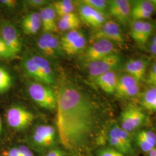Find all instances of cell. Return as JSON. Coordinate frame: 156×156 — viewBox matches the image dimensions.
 Wrapping results in <instances>:
<instances>
[{
  "label": "cell",
  "instance_id": "cell-1",
  "mask_svg": "<svg viewBox=\"0 0 156 156\" xmlns=\"http://www.w3.org/2000/svg\"><path fill=\"white\" fill-rule=\"evenodd\" d=\"M56 94L59 140L71 153L83 152L90 146L98 133L99 108L86 92L69 81L62 83Z\"/></svg>",
  "mask_w": 156,
  "mask_h": 156
},
{
  "label": "cell",
  "instance_id": "cell-2",
  "mask_svg": "<svg viewBox=\"0 0 156 156\" xmlns=\"http://www.w3.org/2000/svg\"><path fill=\"white\" fill-rule=\"evenodd\" d=\"M57 131L55 128L48 124H41L36 127L28 137L27 144L31 149L41 154L56 147Z\"/></svg>",
  "mask_w": 156,
  "mask_h": 156
},
{
  "label": "cell",
  "instance_id": "cell-3",
  "mask_svg": "<svg viewBox=\"0 0 156 156\" xmlns=\"http://www.w3.org/2000/svg\"><path fill=\"white\" fill-rule=\"evenodd\" d=\"M27 91L32 100L39 106L50 111L56 109L57 94L48 85L31 82L28 84Z\"/></svg>",
  "mask_w": 156,
  "mask_h": 156
},
{
  "label": "cell",
  "instance_id": "cell-4",
  "mask_svg": "<svg viewBox=\"0 0 156 156\" xmlns=\"http://www.w3.org/2000/svg\"><path fill=\"white\" fill-rule=\"evenodd\" d=\"M106 139L109 146L125 156L133 154V140L131 134L124 131L117 123L113 124L108 129Z\"/></svg>",
  "mask_w": 156,
  "mask_h": 156
},
{
  "label": "cell",
  "instance_id": "cell-5",
  "mask_svg": "<svg viewBox=\"0 0 156 156\" xmlns=\"http://www.w3.org/2000/svg\"><path fill=\"white\" fill-rule=\"evenodd\" d=\"M34 119L31 112L19 105L11 106L6 113V120L9 126L18 131L27 128Z\"/></svg>",
  "mask_w": 156,
  "mask_h": 156
},
{
  "label": "cell",
  "instance_id": "cell-6",
  "mask_svg": "<svg viewBox=\"0 0 156 156\" xmlns=\"http://www.w3.org/2000/svg\"><path fill=\"white\" fill-rule=\"evenodd\" d=\"M146 119V115L141 109L133 105H129L121 112L119 125L124 131L131 133L142 126Z\"/></svg>",
  "mask_w": 156,
  "mask_h": 156
},
{
  "label": "cell",
  "instance_id": "cell-7",
  "mask_svg": "<svg viewBox=\"0 0 156 156\" xmlns=\"http://www.w3.org/2000/svg\"><path fill=\"white\" fill-rule=\"evenodd\" d=\"M122 62V58L116 53H112L100 60L88 62L87 70L90 77L94 79L105 73L115 71Z\"/></svg>",
  "mask_w": 156,
  "mask_h": 156
},
{
  "label": "cell",
  "instance_id": "cell-8",
  "mask_svg": "<svg viewBox=\"0 0 156 156\" xmlns=\"http://www.w3.org/2000/svg\"><path fill=\"white\" fill-rule=\"evenodd\" d=\"M62 49L67 55L72 56L81 52L87 44L83 33L78 29L68 31L60 39Z\"/></svg>",
  "mask_w": 156,
  "mask_h": 156
},
{
  "label": "cell",
  "instance_id": "cell-9",
  "mask_svg": "<svg viewBox=\"0 0 156 156\" xmlns=\"http://www.w3.org/2000/svg\"><path fill=\"white\" fill-rule=\"evenodd\" d=\"M0 38L16 56L22 48L19 34L15 25L9 20H2L0 22Z\"/></svg>",
  "mask_w": 156,
  "mask_h": 156
},
{
  "label": "cell",
  "instance_id": "cell-10",
  "mask_svg": "<svg viewBox=\"0 0 156 156\" xmlns=\"http://www.w3.org/2000/svg\"><path fill=\"white\" fill-rule=\"evenodd\" d=\"M116 53L115 43L105 39H96V41L87 49L85 53L87 62H95Z\"/></svg>",
  "mask_w": 156,
  "mask_h": 156
},
{
  "label": "cell",
  "instance_id": "cell-11",
  "mask_svg": "<svg viewBox=\"0 0 156 156\" xmlns=\"http://www.w3.org/2000/svg\"><path fill=\"white\" fill-rule=\"evenodd\" d=\"M140 82L127 73L118 79L115 93L122 98H133L140 93Z\"/></svg>",
  "mask_w": 156,
  "mask_h": 156
},
{
  "label": "cell",
  "instance_id": "cell-12",
  "mask_svg": "<svg viewBox=\"0 0 156 156\" xmlns=\"http://www.w3.org/2000/svg\"><path fill=\"white\" fill-rule=\"evenodd\" d=\"M94 35L95 39H105L114 43H123L124 38L119 25L113 20L106 21Z\"/></svg>",
  "mask_w": 156,
  "mask_h": 156
},
{
  "label": "cell",
  "instance_id": "cell-13",
  "mask_svg": "<svg viewBox=\"0 0 156 156\" xmlns=\"http://www.w3.org/2000/svg\"><path fill=\"white\" fill-rule=\"evenodd\" d=\"M108 12L118 22L126 24L131 18V3L127 0L108 1Z\"/></svg>",
  "mask_w": 156,
  "mask_h": 156
},
{
  "label": "cell",
  "instance_id": "cell-14",
  "mask_svg": "<svg viewBox=\"0 0 156 156\" xmlns=\"http://www.w3.org/2000/svg\"><path fill=\"white\" fill-rule=\"evenodd\" d=\"M78 11L81 19L90 26L98 28L106 22L105 15L80 2Z\"/></svg>",
  "mask_w": 156,
  "mask_h": 156
},
{
  "label": "cell",
  "instance_id": "cell-15",
  "mask_svg": "<svg viewBox=\"0 0 156 156\" xmlns=\"http://www.w3.org/2000/svg\"><path fill=\"white\" fill-rule=\"evenodd\" d=\"M155 11L151 0H138L131 4V17L134 20H146L150 19Z\"/></svg>",
  "mask_w": 156,
  "mask_h": 156
},
{
  "label": "cell",
  "instance_id": "cell-16",
  "mask_svg": "<svg viewBox=\"0 0 156 156\" xmlns=\"http://www.w3.org/2000/svg\"><path fill=\"white\" fill-rule=\"evenodd\" d=\"M148 62L144 58L129 60L124 64L126 73L136 79L139 82L145 80L147 73Z\"/></svg>",
  "mask_w": 156,
  "mask_h": 156
},
{
  "label": "cell",
  "instance_id": "cell-17",
  "mask_svg": "<svg viewBox=\"0 0 156 156\" xmlns=\"http://www.w3.org/2000/svg\"><path fill=\"white\" fill-rule=\"evenodd\" d=\"M134 140L140 151L147 153L156 147V134L152 131L142 129L135 135Z\"/></svg>",
  "mask_w": 156,
  "mask_h": 156
},
{
  "label": "cell",
  "instance_id": "cell-18",
  "mask_svg": "<svg viewBox=\"0 0 156 156\" xmlns=\"http://www.w3.org/2000/svg\"><path fill=\"white\" fill-rule=\"evenodd\" d=\"M43 32L54 33L58 27L56 23V13L53 6L47 5L40 9L39 12Z\"/></svg>",
  "mask_w": 156,
  "mask_h": 156
},
{
  "label": "cell",
  "instance_id": "cell-19",
  "mask_svg": "<svg viewBox=\"0 0 156 156\" xmlns=\"http://www.w3.org/2000/svg\"><path fill=\"white\" fill-rule=\"evenodd\" d=\"M31 57L39 67L45 79L47 85H51L55 82V75L52 67L48 59L45 57L38 54H30Z\"/></svg>",
  "mask_w": 156,
  "mask_h": 156
},
{
  "label": "cell",
  "instance_id": "cell-20",
  "mask_svg": "<svg viewBox=\"0 0 156 156\" xmlns=\"http://www.w3.org/2000/svg\"><path fill=\"white\" fill-rule=\"evenodd\" d=\"M118 79L117 73L113 71L104 73L94 80L104 91L108 94H113L115 93Z\"/></svg>",
  "mask_w": 156,
  "mask_h": 156
},
{
  "label": "cell",
  "instance_id": "cell-21",
  "mask_svg": "<svg viewBox=\"0 0 156 156\" xmlns=\"http://www.w3.org/2000/svg\"><path fill=\"white\" fill-rule=\"evenodd\" d=\"M22 27L25 34L30 35L37 33L42 27L39 12H34L27 15L22 20Z\"/></svg>",
  "mask_w": 156,
  "mask_h": 156
},
{
  "label": "cell",
  "instance_id": "cell-22",
  "mask_svg": "<svg viewBox=\"0 0 156 156\" xmlns=\"http://www.w3.org/2000/svg\"><path fill=\"white\" fill-rule=\"evenodd\" d=\"M22 66L24 71L30 78L33 79L35 82L46 84L45 78L39 67L30 54L24 56L22 62Z\"/></svg>",
  "mask_w": 156,
  "mask_h": 156
},
{
  "label": "cell",
  "instance_id": "cell-23",
  "mask_svg": "<svg viewBox=\"0 0 156 156\" xmlns=\"http://www.w3.org/2000/svg\"><path fill=\"white\" fill-rule=\"evenodd\" d=\"M80 24V18L74 13H69L61 17L57 27L62 31H69L78 29Z\"/></svg>",
  "mask_w": 156,
  "mask_h": 156
},
{
  "label": "cell",
  "instance_id": "cell-24",
  "mask_svg": "<svg viewBox=\"0 0 156 156\" xmlns=\"http://www.w3.org/2000/svg\"><path fill=\"white\" fill-rule=\"evenodd\" d=\"M140 103L146 110L156 112V86H151L145 91L141 97Z\"/></svg>",
  "mask_w": 156,
  "mask_h": 156
},
{
  "label": "cell",
  "instance_id": "cell-25",
  "mask_svg": "<svg viewBox=\"0 0 156 156\" xmlns=\"http://www.w3.org/2000/svg\"><path fill=\"white\" fill-rule=\"evenodd\" d=\"M40 36L44 40L48 46L55 53L57 57L62 55L63 51L61 46L60 39H58L56 35L53 33L43 32Z\"/></svg>",
  "mask_w": 156,
  "mask_h": 156
},
{
  "label": "cell",
  "instance_id": "cell-26",
  "mask_svg": "<svg viewBox=\"0 0 156 156\" xmlns=\"http://www.w3.org/2000/svg\"><path fill=\"white\" fill-rule=\"evenodd\" d=\"M53 7L56 15L60 17L69 13H73L75 9L74 4L73 1L71 0L57 1L54 3Z\"/></svg>",
  "mask_w": 156,
  "mask_h": 156
},
{
  "label": "cell",
  "instance_id": "cell-27",
  "mask_svg": "<svg viewBox=\"0 0 156 156\" xmlns=\"http://www.w3.org/2000/svg\"><path fill=\"white\" fill-rule=\"evenodd\" d=\"M12 82L11 73L4 67L0 66V94L4 93L9 89Z\"/></svg>",
  "mask_w": 156,
  "mask_h": 156
},
{
  "label": "cell",
  "instance_id": "cell-28",
  "mask_svg": "<svg viewBox=\"0 0 156 156\" xmlns=\"http://www.w3.org/2000/svg\"><path fill=\"white\" fill-rule=\"evenodd\" d=\"M84 4L100 12L105 15L108 11V1L105 0H83L81 1Z\"/></svg>",
  "mask_w": 156,
  "mask_h": 156
},
{
  "label": "cell",
  "instance_id": "cell-29",
  "mask_svg": "<svg viewBox=\"0 0 156 156\" xmlns=\"http://www.w3.org/2000/svg\"><path fill=\"white\" fill-rule=\"evenodd\" d=\"M144 20H133L131 24L130 34L132 38L137 43H140V37L144 28Z\"/></svg>",
  "mask_w": 156,
  "mask_h": 156
},
{
  "label": "cell",
  "instance_id": "cell-30",
  "mask_svg": "<svg viewBox=\"0 0 156 156\" xmlns=\"http://www.w3.org/2000/svg\"><path fill=\"white\" fill-rule=\"evenodd\" d=\"M36 44L38 49L40 52L42 53L41 55L45 57L46 58H56L57 57L55 53L50 49V48L46 45L44 40L41 38V36L37 39Z\"/></svg>",
  "mask_w": 156,
  "mask_h": 156
},
{
  "label": "cell",
  "instance_id": "cell-31",
  "mask_svg": "<svg viewBox=\"0 0 156 156\" xmlns=\"http://www.w3.org/2000/svg\"><path fill=\"white\" fill-rule=\"evenodd\" d=\"M154 25L152 23L144 20V28L140 41V44L144 45L151 38V33L154 30Z\"/></svg>",
  "mask_w": 156,
  "mask_h": 156
},
{
  "label": "cell",
  "instance_id": "cell-32",
  "mask_svg": "<svg viewBox=\"0 0 156 156\" xmlns=\"http://www.w3.org/2000/svg\"><path fill=\"white\" fill-rule=\"evenodd\" d=\"M96 156H126L110 146L101 147L96 151Z\"/></svg>",
  "mask_w": 156,
  "mask_h": 156
},
{
  "label": "cell",
  "instance_id": "cell-33",
  "mask_svg": "<svg viewBox=\"0 0 156 156\" xmlns=\"http://www.w3.org/2000/svg\"><path fill=\"white\" fill-rule=\"evenodd\" d=\"M146 82L151 86H156V62L149 68L145 78Z\"/></svg>",
  "mask_w": 156,
  "mask_h": 156
},
{
  "label": "cell",
  "instance_id": "cell-34",
  "mask_svg": "<svg viewBox=\"0 0 156 156\" xmlns=\"http://www.w3.org/2000/svg\"><path fill=\"white\" fill-rule=\"evenodd\" d=\"M15 56L12 53L11 51L3 40L0 38V58L3 59L12 58Z\"/></svg>",
  "mask_w": 156,
  "mask_h": 156
},
{
  "label": "cell",
  "instance_id": "cell-35",
  "mask_svg": "<svg viewBox=\"0 0 156 156\" xmlns=\"http://www.w3.org/2000/svg\"><path fill=\"white\" fill-rule=\"evenodd\" d=\"M42 156H67V155L65 151L56 146L42 153Z\"/></svg>",
  "mask_w": 156,
  "mask_h": 156
},
{
  "label": "cell",
  "instance_id": "cell-36",
  "mask_svg": "<svg viewBox=\"0 0 156 156\" xmlns=\"http://www.w3.org/2000/svg\"><path fill=\"white\" fill-rule=\"evenodd\" d=\"M26 2L30 7L34 8H42L47 6L49 1L46 0H28L26 1Z\"/></svg>",
  "mask_w": 156,
  "mask_h": 156
},
{
  "label": "cell",
  "instance_id": "cell-37",
  "mask_svg": "<svg viewBox=\"0 0 156 156\" xmlns=\"http://www.w3.org/2000/svg\"><path fill=\"white\" fill-rule=\"evenodd\" d=\"M2 155L3 156H21L19 146L13 147L6 150L2 153Z\"/></svg>",
  "mask_w": 156,
  "mask_h": 156
},
{
  "label": "cell",
  "instance_id": "cell-38",
  "mask_svg": "<svg viewBox=\"0 0 156 156\" xmlns=\"http://www.w3.org/2000/svg\"><path fill=\"white\" fill-rule=\"evenodd\" d=\"M19 148L21 156H35L32 149L26 145H20Z\"/></svg>",
  "mask_w": 156,
  "mask_h": 156
},
{
  "label": "cell",
  "instance_id": "cell-39",
  "mask_svg": "<svg viewBox=\"0 0 156 156\" xmlns=\"http://www.w3.org/2000/svg\"><path fill=\"white\" fill-rule=\"evenodd\" d=\"M0 4L7 8H15L17 5V1L15 0H1Z\"/></svg>",
  "mask_w": 156,
  "mask_h": 156
},
{
  "label": "cell",
  "instance_id": "cell-40",
  "mask_svg": "<svg viewBox=\"0 0 156 156\" xmlns=\"http://www.w3.org/2000/svg\"><path fill=\"white\" fill-rule=\"evenodd\" d=\"M148 50L152 55L156 56V44L150 42L148 45Z\"/></svg>",
  "mask_w": 156,
  "mask_h": 156
},
{
  "label": "cell",
  "instance_id": "cell-41",
  "mask_svg": "<svg viewBox=\"0 0 156 156\" xmlns=\"http://www.w3.org/2000/svg\"><path fill=\"white\" fill-rule=\"evenodd\" d=\"M147 154V156H156V147L154 149H153L149 152H148Z\"/></svg>",
  "mask_w": 156,
  "mask_h": 156
},
{
  "label": "cell",
  "instance_id": "cell-42",
  "mask_svg": "<svg viewBox=\"0 0 156 156\" xmlns=\"http://www.w3.org/2000/svg\"><path fill=\"white\" fill-rule=\"evenodd\" d=\"M151 42H152V43H153V44H156V35H154V36L151 38Z\"/></svg>",
  "mask_w": 156,
  "mask_h": 156
},
{
  "label": "cell",
  "instance_id": "cell-43",
  "mask_svg": "<svg viewBox=\"0 0 156 156\" xmlns=\"http://www.w3.org/2000/svg\"><path fill=\"white\" fill-rule=\"evenodd\" d=\"M2 127V119H1V116H0V134L1 133Z\"/></svg>",
  "mask_w": 156,
  "mask_h": 156
},
{
  "label": "cell",
  "instance_id": "cell-44",
  "mask_svg": "<svg viewBox=\"0 0 156 156\" xmlns=\"http://www.w3.org/2000/svg\"><path fill=\"white\" fill-rule=\"evenodd\" d=\"M151 2L153 4L154 6L156 11V0H151Z\"/></svg>",
  "mask_w": 156,
  "mask_h": 156
},
{
  "label": "cell",
  "instance_id": "cell-45",
  "mask_svg": "<svg viewBox=\"0 0 156 156\" xmlns=\"http://www.w3.org/2000/svg\"><path fill=\"white\" fill-rule=\"evenodd\" d=\"M93 156L92 155H90V154H89V155H87V156Z\"/></svg>",
  "mask_w": 156,
  "mask_h": 156
},
{
  "label": "cell",
  "instance_id": "cell-46",
  "mask_svg": "<svg viewBox=\"0 0 156 156\" xmlns=\"http://www.w3.org/2000/svg\"></svg>",
  "mask_w": 156,
  "mask_h": 156
}]
</instances>
